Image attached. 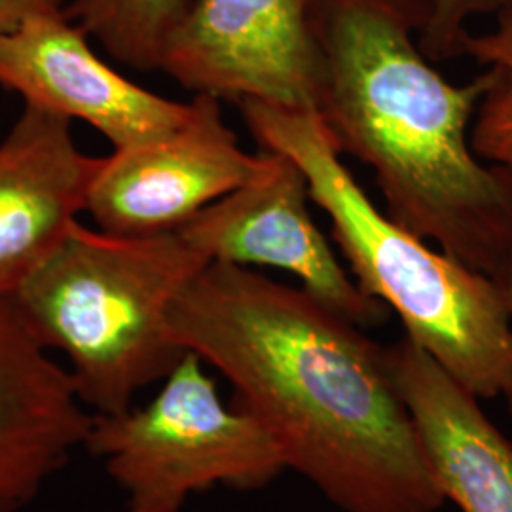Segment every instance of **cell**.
Masks as SVG:
<instances>
[{"instance_id":"7","label":"cell","mask_w":512,"mask_h":512,"mask_svg":"<svg viewBox=\"0 0 512 512\" xmlns=\"http://www.w3.org/2000/svg\"><path fill=\"white\" fill-rule=\"evenodd\" d=\"M268 160L253 181L211 203L177 232L209 262L268 266L361 329L384 323L387 308L359 289L311 217L310 186L289 156Z\"/></svg>"},{"instance_id":"18","label":"cell","mask_w":512,"mask_h":512,"mask_svg":"<svg viewBox=\"0 0 512 512\" xmlns=\"http://www.w3.org/2000/svg\"><path fill=\"white\" fill-rule=\"evenodd\" d=\"M126 512H181L177 509H148V507H137V505H129Z\"/></svg>"},{"instance_id":"8","label":"cell","mask_w":512,"mask_h":512,"mask_svg":"<svg viewBox=\"0 0 512 512\" xmlns=\"http://www.w3.org/2000/svg\"><path fill=\"white\" fill-rule=\"evenodd\" d=\"M183 128L103 158L86 211L114 236L177 232L211 203L253 181L266 152L239 147L220 99L198 93Z\"/></svg>"},{"instance_id":"13","label":"cell","mask_w":512,"mask_h":512,"mask_svg":"<svg viewBox=\"0 0 512 512\" xmlns=\"http://www.w3.org/2000/svg\"><path fill=\"white\" fill-rule=\"evenodd\" d=\"M192 0H67L65 14L107 54L141 73L160 71L165 44Z\"/></svg>"},{"instance_id":"5","label":"cell","mask_w":512,"mask_h":512,"mask_svg":"<svg viewBox=\"0 0 512 512\" xmlns=\"http://www.w3.org/2000/svg\"><path fill=\"white\" fill-rule=\"evenodd\" d=\"M84 448L103 459L129 505L183 509L213 486L256 490L289 469L272 433L241 406H226L203 361L186 353L141 408L93 414Z\"/></svg>"},{"instance_id":"6","label":"cell","mask_w":512,"mask_h":512,"mask_svg":"<svg viewBox=\"0 0 512 512\" xmlns=\"http://www.w3.org/2000/svg\"><path fill=\"white\" fill-rule=\"evenodd\" d=\"M310 2L192 0L160 71L196 95L315 112L321 55Z\"/></svg>"},{"instance_id":"3","label":"cell","mask_w":512,"mask_h":512,"mask_svg":"<svg viewBox=\"0 0 512 512\" xmlns=\"http://www.w3.org/2000/svg\"><path fill=\"white\" fill-rule=\"evenodd\" d=\"M262 150L302 169L311 202L363 293L397 313L404 336L480 401L512 387V317L501 283L382 213L349 173L313 110L238 103Z\"/></svg>"},{"instance_id":"14","label":"cell","mask_w":512,"mask_h":512,"mask_svg":"<svg viewBox=\"0 0 512 512\" xmlns=\"http://www.w3.org/2000/svg\"><path fill=\"white\" fill-rule=\"evenodd\" d=\"M463 54L488 74L471 129L475 152L484 162L512 173V6L495 16L488 33H469Z\"/></svg>"},{"instance_id":"16","label":"cell","mask_w":512,"mask_h":512,"mask_svg":"<svg viewBox=\"0 0 512 512\" xmlns=\"http://www.w3.org/2000/svg\"><path fill=\"white\" fill-rule=\"evenodd\" d=\"M67 0H0V33H8L38 16L65 12Z\"/></svg>"},{"instance_id":"11","label":"cell","mask_w":512,"mask_h":512,"mask_svg":"<svg viewBox=\"0 0 512 512\" xmlns=\"http://www.w3.org/2000/svg\"><path fill=\"white\" fill-rule=\"evenodd\" d=\"M92 418L57 365L0 298V512L25 509L74 450Z\"/></svg>"},{"instance_id":"4","label":"cell","mask_w":512,"mask_h":512,"mask_svg":"<svg viewBox=\"0 0 512 512\" xmlns=\"http://www.w3.org/2000/svg\"><path fill=\"white\" fill-rule=\"evenodd\" d=\"M205 264L179 232L114 236L76 222L10 300L38 344L69 359L82 404L120 414L188 353L169 315Z\"/></svg>"},{"instance_id":"17","label":"cell","mask_w":512,"mask_h":512,"mask_svg":"<svg viewBox=\"0 0 512 512\" xmlns=\"http://www.w3.org/2000/svg\"><path fill=\"white\" fill-rule=\"evenodd\" d=\"M497 281H499V283H501V287H503V293H505V298H507V306H509V311H511L512 317V258L509 260V264H507L505 272H503V275H501ZM505 401L509 404V410H511L512 414V387L507 391Z\"/></svg>"},{"instance_id":"10","label":"cell","mask_w":512,"mask_h":512,"mask_svg":"<svg viewBox=\"0 0 512 512\" xmlns=\"http://www.w3.org/2000/svg\"><path fill=\"white\" fill-rule=\"evenodd\" d=\"M101 165L74 145L69 118L25 103L0 143V298L16 293L69 236Z\"/></svg>"},{"instance_id":"2","label":"cell","mask_w":512,"mask_h":512,"mask_svg":"<svg viewBox=\"0 0 512 512\" xmlns=\"http://www.w3.org/2000/svg\"><path fill=\"white\" fill-rule=\"evenodd\" d=\"M429 0H311L321 55L315 112L340 154L366 165L385 213L482 274L512 258V173L471 129L488 74L454 84L420 48Z\"/></svg>"},{"instance_id":"12","label":"cell","mask_w":512,"mask_h":512,"mask_svg":"<svg viewBox=\"0 0 512 512\" xmlns=\"http://www.w3.org/2000/svg\"><path fill=\"white\" fill-rule=\"evenodd\" d=\"M385 361L446 501L461 512H512V442L480 399L406 336L385 346Z\"/></svg>"},{"instance_id":"9","label":"cell","mask_w":512,"mask_h":512,"mask_svg":"<svg viewBox=\"0 0 512 512\" xmlns=\"http://www.w3.org/2000/svg\"><path fill=\"white\" fill-rule=\"evenodd\" d=\"M88 38L65 12L0 33V86L25 103L90 124L114 150L162 139L190 120L192 101L137 86L95 54Z\"/></svg>"},{"instance_id":"1","label":"cell","mask_w":512,"mask_h":512,"mask_svg":"<svg viewBox=\"0 0 512 512\" xmlns=\"http://www.w3.org/2000/svg\"><path fill=\"white\" fill-rule=\"evenodd\" d=\"M173 340L232 384L289 469L342 512H439L446 503L385 346L302 287L205 264L177 296Z\"/></svg>"},{"instance_id":"15","label":"cell","mask_w":512,"mask_h":512,"mask_svg":"<svg viewBox=\"0 0 512 512\" xmlns=\"http://www.w3.org/2000/svg\"><path fill=\"white\" fill-rule=\"evenodd\" d=\"M429 19L420 33V48L433 63L463 57L469 37L467 23L482 16H497L512 0H429Z\"/></svg>"}]
</instances>
